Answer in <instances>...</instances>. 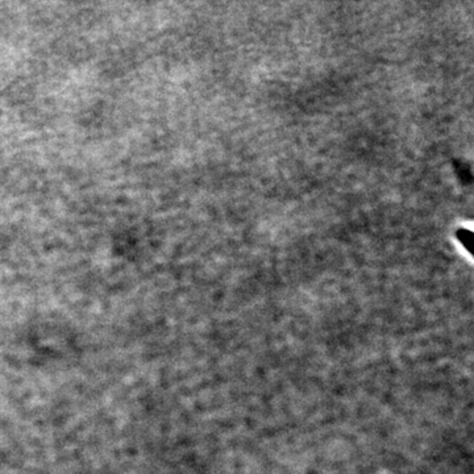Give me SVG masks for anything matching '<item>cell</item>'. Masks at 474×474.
I'll return each mask as SVG.
<instances>
[{
	"label": "cell",
	"mask_w": 474,
	"mask_h": 474,
	"mask_svg": "<svg viewBox=\"0 0 474 474\" xmlns=\"http://www.w3.org/2000/svg\"><path fill=\"white\" fill-rule=\"evenodd\" d=\"M458 240H460L461 244H465L466 251H472V247H470V243L473 241V233H472V231H469V229H460V231H458Z\"/></svg>",
	"instance_id": "obj_1"
}]
</instances>
